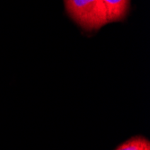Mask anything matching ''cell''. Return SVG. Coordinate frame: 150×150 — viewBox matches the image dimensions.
<instances>
[{"mask_svg": "<svg viewBox=\"0 0 150 150\" xmlns=\"http://www.w3.org/2000/svg\"><path fill=\"white\" fill-rule=\"evenodd\" d=\"M70 18L86 31L98 30L108 23L102 0H64Z\"/></svg>", "mask_w": 150, "mask_h": 150, "instance_id": "1", "label": "cell"}, {"mask_svg": "<svg viewBox=\"0 0 150 150\" xmlns=\"http://www.w3.org/2000/svg\"><path fill=\"white\" fill-rule=\"evenodd\" d=\"M114 150H150V142L142 136H135L121 143Z\"/></svg>", "mask_w": 150, "mask_h": 150, "instance_id": "3", "label": "cell"}, {"mask_svg": "<svg viewBox=\"0 0 150 150\" xmlns=\"http://www.w3.org/2000/svg\"><path fill=\"white\" fill-rule=\"evenodd\" d=\"M107 13L108 23L124 19L129 9L130 0H102Z\"/></svg>", "mask_w": 150, "mask_h": 150, "instance_id": "2", "label": "cell"}]
</instances>
